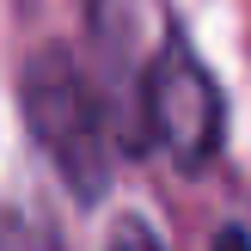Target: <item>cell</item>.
Returning <instances> with one entry per match:
<instances>
[{"instance_id":"6da1fadb","label":"cell","mask_w":251,"mask_h":251,"mask_svg":"<svg viewBox=\"0 0 251 251\" xmlns=\"http://www.w3.org/2000/svg\"><path fill=\"white\" fill-rule=\"evenodd\" d=\"M25 129L43 147V159L55 166V178L68 184L74 202H98L110 190V141H104V117L98 98L86 86V74L74 68L68 43H49L25 61Z\"/></svg>"},{"instance_id":"7a4b0ae2","label":"cell","mask_w":251,"mask_h":251,"mask_svg":"<svg viewBox=\"0 0 251 251\" xmlns=\"http://www.w3.org/2000/svg\"><path fill=\"white\" fill-rule=\"evenodd\" d=\"M147 98V123H153V141L178 159L184 172H202L221 153V135H227V98H221L215 74L202 68V55L190 49V37L172 31L159 43L153 68L141 80Z\"/></svg>"},{"instance_id":"3957f363","label":"cell","mask_w":251,"mask_h":251,"mask_svg":"<svg viewBox=\"0 0 251 251\" xmlns=\"http://www.w3.org/2000/svg\"><path fill=\"white\" fill-rule=\"evenodd\" d=\"M104 251H166V245H159V233L147 227L141 215H123L117 227H110V245Z\"/></svg>"},{"instance_id":"277c9868","label":"cell","mask_w":251,"mask_h":251,"mask_svg":"<svg viewBox=\"0 0 251 251\" xmlns=\"http://www.w3.org/2000/svg\"><path fill=\"white\" fill-rule=\"evenodd\" d=\"M215 251H251V233L245 227H221L215 233Z\"/></svg>"},{"instance_id":"5b68a950","label":"cell","mask_w":251,"mask_h":251,"mask_svg":"<svg viewBox=\"0 0 251 251\" xmlns=\"http://www.w3.org/2000/svg\"><path fill=\"white\" fill-rule=\"evenodd\" d=\"M43 251H55V239H43Z\"/></svg>"}]
</instances>
